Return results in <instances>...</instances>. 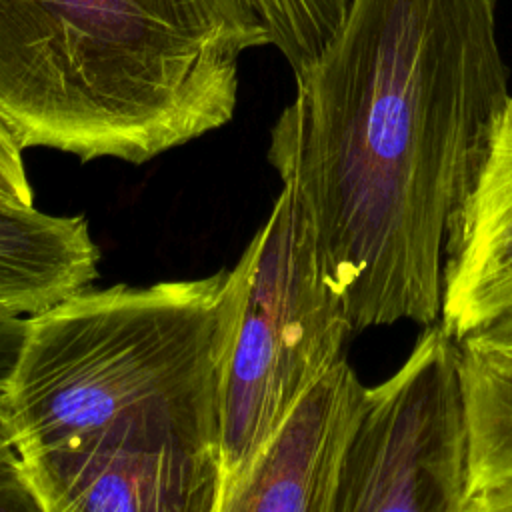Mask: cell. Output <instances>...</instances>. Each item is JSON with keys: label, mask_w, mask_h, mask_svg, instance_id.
I'll return each mask as SVG.
<instances>
[{"label": "cell", "mask_w": 512, "mask_h": 512, "mask_svg": "<svg viewBox=\"0 0 512 512\" xmlns=\"http://www.w3.org/2000/svg\"><path fill=\"white\" fill-rule=\"evenodd\" d=\"M500 2L352 0L270 130L354 332L440 318L448 236L512 96Z\"/></svg>", "instance_id": "6da1fadb"}, {"label": "cell", "mask_w": 512, "mask_h": 512, "mask_svg": "<svg viewBox=\"0 0 512 512\" xmlns=\"http://www.w3.org/2000/svg\"><path fill=\"white\" fill-rule=\"evenodd\" d=\"M244 262L90 286L28 316L0 414L42 512H218L220 384Z\"/></svg>", "instance_id": "7a4b0ae2"}, {"label": "cell", "mask_w": 512, "mask_h": 512, "mask_svg": "<svg viewBox=\"0 0 512 512\" xmlns=\"http://www.w3.org/2000/svg\"><path fill=\"white\" fill-rule=\"evenodd\" d=\"M264 44L244 0H0V118L24 150L142 164L230 122Z\"/></svg>", "instance_id": "3957f363"}, {"label": "cell", "mask_w": 512, "mask_h": 512, "mask_svg": "<svg viewBox=\"0 0 512 512\" xmlns=\"http://www.w3.org/2000/svg\"><path fill=\"white\" fill-rule=\"evenodd\" d=\"M244 294L220 384V504L226 512L256 458L298 398L338 360L354 334L326 280L310 220L282 184L246 244Z\"/></svg>", "instance_id": "277c9868"}, {"label": "cell", "mask_w": 512, "mask_h": 512, "mask_svg": "<svg viewBox=\"0 0 512 512\" xmlns=\"http://www.w3.org/2000/svg\"><path fill=\"white\" fill-rule=\"evenodd\" d=\"M468 458L460 346L436 320L390 378L366 388L334 512H466Z\"/></svg>", "instance_id": "5b68a950"}, {"label": "cell", "mask_w": 512, "mask_h": 512, "mask_svg": "<svg viewBox=\"0 0 512 512\" xmlns=\"http://www.w3.org/2000/svg\"><path fill=\"white\" fill-rule=\"evenodd\" d=\"M366 388L338 358L280 422L226 512H334Z\"/></svg>", "instance_id": "8992f818"}, {"label": "cell", "mask_w": 512, "mask_h": 512, "mask_svg": "<svg viewBox=\"0 0 512 512\" xmlns=\"http://www.w3.org/2000/svg\"><path fill=\"white\" fill-rule=\"evenodd\" d=\"M512 318V96L446 244L440 322L456 338Z\"/></svg>", "instance_id": "52a82bcc"}, {"label": "cell", "mask_w": 512, "mask_h": 512, "mask_svg": "<svg viewBox=\"0 0 512 512\" xmlns=\"http://www.w3.org/2000/svg\"><path fill=\"white\" fill-rule=\"evenodd\" d=\"M98 260L84 216H54L0 198V312L30 316L88 288Z\"/></svg>", "instance_id": "ba28073f"}, {"label": "cell", "mask_w": 512, "mask_h": 512, "mask_svg": "<svg viewBox=\"0 0 512 512\" xmlns=\"http://www.w3.org/2000/svg\"><path fill=\"white\" fill-rule=\"evenodd\" d=\"M458 346L470 432L468 496H472L512 476V330L494 324L460 338Z\"/></svg>", "instance_id": "9c48e42d"}, {"label": "cell", "mask_w": 512, "mask_h": 512, "mask_svg": "<svg viewBox=\"0 0 512 512\" xmlns=\"http://www.w3.org/2000/svg\"><path fill=\"white\" fill-rule=\"evenodd\" d=\"M262 22L268 44L276 46L294 76L304 72L324 50L326 40L306 0H244Z\"/></svg>", "instance_id": "30bf717a"}, {"label": "cell", "mask_w": 512, "mask_h": 512, "mask_svg": "<svg viewBox=\"0 0 512 512\" xmlns=\"http://www.w3.org/2000/svg\"><path fill=\"white\" fill-rule=\"evenodd\" d=\"M0 512H42L20 452L0 414Z\"/></svg>", "instance_id": "8fae6325"}, {"label": "cell", "mask_w": 512, "mask_h": 512, "mask_svg": "<svg viewBox=\"0 0 512 512\" xmlns=\"http://www.w3.org/2000/svg\"><path fill=\"white\" fill-rule=\"evenodd\" d=\"M22 146L0 118V198L18 206H34L32 186L26 176Z\"/></svg>", "instance_id": "7c38bea8"}, {"label": "cell", "mask_w": 512, "mask_h": 512, "mask_svg": "<svg viewBox=\"0 0 512 512\" xmlns=\"http://www.w3.org/2000/svg\"><path fill=\"white\" fill-rule=\"evenodd\" d=\"M28 316L0 312V394L14 370L24 336Z\"/></svg>", "instance_id": "4fadbf2b"}, {"label": "cell", "mask_w": 512, "mask_h": 512, "mask_svg": "<svg viewBox=\"0 0 512 512\" xmlns=\"http://www.w3.org/2000/svg\"><path fill=\"white\" fill-rule=\"evenodd\" d=\"M466 512H512V476L468 496Z\"/></svg>", "instance_id": "5bb4252c"}, {"label": "cell", "mask_w": 512, "mask_h": 512, "mask_svg": "<svg viewBox=\"0 0 512 512\" xmlns=\"http://www.w3.org/2000/svg\"><path fill=\"white\" fill-rule=\"evenodd\" d=\"M312 16L326 40V44L330 42V38L338 32V28L342 26L352 0H306Z\"/></svg>", "instance_id": "9a60e30c"}, {"label": "cell", "mask_w": 512, "mask_h": 512, "mask_svg": "<svg viewBox=\"0 0 512 512\" xmlns=\"http://www.w3.org/2000/svg\"><path fill=\"white\" fill-rule=\"evenodd\" d=\"M498 324H504V326H508V328L512 330V318H506V320H502V322H498Z\"/></svg>", "instance_id": "2e32d148"}]
</instances>
